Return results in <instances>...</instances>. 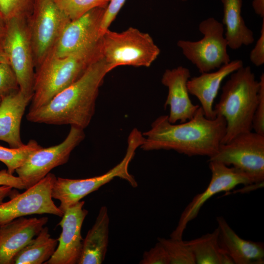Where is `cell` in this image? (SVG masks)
I'll return each mask as SVG.
<instances>
[{
  "label": "cell",
  "instance_id": "cell-19",
  "mask_svg": "<svg viewBox=\"0 0 264 264\" xmlns=\"http://www.w3.org/2000/svg\"><path fill=\"white\" fill-rule=\"evenodd\" d=\"M219 242L235 264H263L264 244L241 238L222 216L216 218Z\"/></svg>",
  "mask_w": 264,
  "mask_h": 264
},
{
  "label": "cell",
  "instance_id": "cell-18",
  "mask_svg": "<svg viewBox=\"0 0 264 264\" xmlns=\"http://www.w3.org/2000/svg\"><path fill=\"white\" fill-rule=\"evenodd\" d=\"M242 66V60H234L215 71L202 73L189 79L187 82L189 93L198 100L207 118L213 119L216 117L213 103L223 80Z\"/></svg>",
  "mask_w": 264,
  "mask_h": 264
},
{
  "label": "cell",
  "instance_id": "cell-21",
  "mask_svg": "<svg viewBox=\"0 0 264 264\" xmlns=\"http://www.w3.org/2000/svg\"><path fill=\"white\" fill-rule=\"evenodd\" d=\"M110 218L106 206H102L94 224L83 240L78 264H101L107 251Z\"/></svg>",
  "mask_w": 264,
  "mask_h": 264
},
{
  "label": "cell",
  "instance_id": "cell-7",
  "mask_svg": "<svg viewBox=\"0 0 264 264\" xmlns=\"http://www.w3.org/2000/svg\"><path fill=\"white\" fill-rule=\"evenodd\" d=\"M198 29L203 35L200 40H180L177 42L186 58L200 73L216 70L230 62L223 24L209 17L199 23Z\"/></svg>",
  "mask_w": 264,
  "mask_h": 264
},
{
  "label": "cell",
  "instance_id": "cell-36",
  "mask_svg": "<svg viewBox=\"0 0 264 264\" xmlns=\"http://www.w3.org/2000/svg\"><path fill=\"white\" fill-rule=\"evenodd\" d=\"M13 188L8 186H0V204L3 202L5 198L11 195Z\"/></svg>",
  "mask_w": 264,
  "mask_h": 264
},
{
  "label": "cell",
  "instance_id": "cell-1",
  "mask_svg": "<svg viewBox=\"0 0 264 264\" xmlns=\"http://www.w3.org/2000/svg\"><path fill=\"white\" fill-rule=\"evenodd\" d=\"M226 121L220 115L207 118L200 106L192 118L178 124L161 115L142 133L140 148L146 151L173 150L189 156L211 157L217 152L226 131Z\"/></svg>",
  "mask_w": 264,
  "mask_h": 264
},
{
  "label": "cell",
  "instance_id": "cell-16",
  "mask_svg": "<svg viewBox=\"0 0 264 264\" xmlns=\"http://www.w3.org/2000/svg\"><path fill=\"white\" fill-rule=\"evenodd\" d=\"M191 77L189 69L182 66L166 69L161 83L168 89L164 108H170L169 121L184 122L192 118L200 106L193 104L189 97L187 82Z\"/></svg>",
  "mask_w": 264,
  "mask_h": 264
},
{
  "label": "cell",
  "instance_id": "cell-3",
  "mask_svg": "<svg viewBox=\"0 0 264 264\" xmlns=\"http://www.w3.org/2000/svg\"><path fill=\"white\" fill-rule=\"evenodd\" d=\"M259 89V81L249 66H242L230 75L214 108L216 116H222L226 123L221 144L228 142L240 133L252 131Z\"/></svg>",
  "mask_w": 264,
  "mask_h": 264
},
{
  "label": "cell",
  "instance_id": "cell-14",
  "mask_svg": "<svg viewBox=\"0 0 264 264\" xmlns=\"http://www.w3.org/2000/svg\"><path fill=\"white\" fill-rule=\"evenodd\" d=\"M107 6L94 8L70 21L48 56L64 57L97 43L102 35L101 24Z\"/></svg>",
  "mask_w": 264,
  "mask_h": 264
},
{
  "label": "cell",
  "instance_id": "cell-30",
  "mask_svg": "<svg viewBox=\"0 0 264 264\" xmlns=\"http://www.w3.org/2000/svg\"><path fill=\"white\" fill-rule=\"evenodd\" d=\"M258 102L252 121V130L254 132L264 135V74L260 76Z\"/></svg>",
  "mask_w": 264,
  "mask_h": 264
},
{
  "label": "cell",
  "instance_id": "cell-38",
  "mask_svg": "<svg viewBox=\"0 0 264 264\" xmlns=\"http://www.w3.org/2000/svg\"><path fill=\"white\" fill-rule=\"evenodd\" d=\"M8 62L7 57L4 52L2 46H0V63Z\"/></svg>",
  "mask_w": 264,
  "mask_h": 264
},
{
  "label": "cell",
  "instance_id": "cell-17",
  "mask_svg": "<svg viewBox=\"0 0 264 264\" xmlns=\"http://www.w3.org/2000/svg\"><path fill=\"white\" fill-rule=\"evenodd\" d=\"M48 218L16 219L0 225V264H12L16 254L47 222Z\"/></svg>",
  "mask_w": 264,
  "mask_h": 264
},
{
  "label": "cell",
  "instance_id": "cell-40",
  "mask_svg": "<svg viewBox=\"0 0 264 264\" xmlns=\"http://www.w3.org/2000/svg\"><path fill=\"white\" fill-rule=\"evenodd\" d=\"M182 0V1H186V0Z\"/></svg>",
  "mask_w": 264,
  "mask_h": 264
},
{
  "label": "cell",
  "instance_id": "cell-8",
  "mask_svg": "<svg viewBox=\"0 0 264 264\" xmlns=\"http://www.w3.org/2000/svg\"><path fill=\"white\" fill-rule=\"evenodd\" d=\"M209 161H215L239 170L256 185L264 181V135L249 132L240 133L220 144Z\"/></svg>",
  "mask_w": 264,
  "mask_h": 264
},
{
  "label": "cell",
  "instance_id": "cell-33",
  "mask_svg": "<svg viewBox=\"0 0 264 264\" xmlns=\"http://www.w3.org/2000/svg\"><path fill=\"white\" fill-rule=\"evenodd\" d=\"M260 33V37L249 55L251 62L256 66H261L264 64V18L263 19Z\"/></svg>",
  "mask_w": 264,
  "mask_h": 264
},
{
  "label": "cell",
  "instance_id": "cell-15",
  "mask_svg": "<svg viewBox=\"0 0 264 264\" xmlns=\"http://www.w3.org/2000/svg\"><path fill=\"white\" fill-rule=\"evenodd\" d=\"M84 204L85 201L81 200L64 212L59 223L62 230L57 248L44 264H78L84 240L81 229L88 214V211L83 208Z\"/></svg>",
  "mask_w": 264,
  "mask_h": 264
},
{
  "label": "cell",
  "instance_id": "cell-34",
  "mask_svg": "<svg viewBox=\"0 0 264 264\" xmlns=\"http://www.w3.org/2000/svg\"><path fill=\"white\" fill-rule=\"evenodd\" d=\"M8 186L20 190L26 189L22 180L8 173L7 170L0 171V186Z\"/></svg>",
  "mask_w": 264,
  "mask_h": 264
},
{
  "label": "cell",
  "instance_id": "cell-11",
  "mask_svg": "<svg viewBox=\"0 0 264 264\" xmlns=\"http://www.w3.org/2000/svg\"><path fill=\"white\" fill-rule=\"evenodd\" d=\"M84 129L71 126L66 139L54 146L41 148L31 154L15 172L27 189L44 177L54 168L66 164L72 151L85 138Z\"/></svg>",
  "mask_w": 264,
  "mask_h": 264
},
{
  "label": "cell",
  "instance_id": "cell-20",
  "mask_svg": "<svg viewBox=\"0 0 264 264\" xmlns=\"http://www.w3.org/2000/svg\"><path fill=\"white\" fill-rule=\"evenodd\" d=\"M32 98L20 90L1 99L0 104V140L7 143L10 148L24 145L20 135L22 119Z\"/></svg>",
  "mask_w": 264,
  "mask_h": 264
},
{
  "label": "cell",
  "instance_id": "cell-5",
  "mask_svg": "<svg viewBox=\"0 0 264 264\" xmlns=\"http://www.w3.org/2000/svg\"><path fill=\"white\" fill-rule=\"evenodd\" d=\"M144 141L142 133L134 128L128 138V146L125 156L116 166L106 173L85 179L56 178L52 189V197L60 201L59 209L64 213L67 208L81 201L88 194L116 177L127 181L132 186L136 187L137 183L129 172L130 162L135 151Z\"/></svg>",
  "mask_w": 264,
  "mask_h": 264
},
{
  "label": "cell",
  "instance_id": "cell-31",
  "mask_svg": "<svg viewBox=\"0 0 264 264\" xmlns=\"http://www.w3.org/2000/svg\"><path fill=\"white\" fill-rule=\"evenodd\" d=\"M139 264H169V262L164 248L158 241L153 247L143 253Z\"/></svg>",
  "mask_w": 264,
  "mask_h": 264
},
{
  "label": "cell",
  "instance_id": "cell-29",
  "mask_svg": "<svg viewBox=\"0 0 264 264\" xmlns=\"http://www.w3.org/2000/svg\"><path fill=\"white\" fill-rule=\"evenodd\" d=\"M15 72L8 62L0 63V99L20 90Z\"/></svg>",
  "mask_w": 264,
  "mask_h": 264
},
{
  "label": "cell",
  "instance_id": "cell-22",
  "mask_svg": "<svg viewBox=\"0 0 264 264\" xmlns=\"http://www.w3.org/2000/svg\"><path fill=\"white\" fill-rule=\"evenodd\" d=\"M223 5L222 23L228 47L233 50L249 45L254 41L253 31L246 25L242 16V0H221Z\"/></svg>",
  "mask_w": 264,
  "mask_h": 264
},
{
  "label": "cell",
  "instance_id": "cell-37",
  "mask_svg": "<svg viewBox=\"0 0 264 264\" xmlns=\"http://www.w3.org/2000/svg\"><path fill=\"white\" fill-rule=\"evenodd\" d=\"M6 31V22L0 18V46L2 45Z\"/></svg>",
  "mask_w": 264,
  "mask_h": 264
},
{
  "label": "cell",
  "instance_id": "cell-26",
  "mask_svg": "<svg viewBox=\"0 0 264 264\" xmlns=\"http://www.w3.org/2000/svg\"><path fill=\"white\" fill-rule=\"evenodd\" d=\"M164 248L169 264H196L194 254L186 241L174 238H158Z\"/></svg>",
  "mask_w": 264,
  "mask_h": 264
},
{
  "label": "cell",
  "instance_id": "cell-28",
  "mask_svg": "<svg viewBox=\"0 0 264 264\" xmlns=\"http://www.w3.org/2000/svg\"><path fill=\"white\" fill-rule=\"evenodd\" d=\"M36 0H0V18L4 22L14 18L28 19Z\"/></svg>",
  "mask_w": 264,
  "mask_h": 264
},
{
  "label": "cell",
  "instance_id": "cell-9",
  "mask_svg": "<svg viewBox=\"0 0 264 264\" xmlns=\"http://www.w3.org/2000/svg\"><path fill=\"white\" fill-rule=\"evenodd\" d=\"M70 21L54 0H35L27 20L35 69L50 53Z\"/></svg>",
  "mask_w": 264,
  "mask_h": 264
},
{
  "label": "cell",
  "instance_id": "cell-35",
  "mask_svg": "<svg viewBox=\"0 0 264 264\" xmlns=\"http://www.w3.org/2000/svg\"><path fill=\"white\" fill-rule=\"evenodd\" d=\"M252 6L255 13L262 19L264 18V0H253Z\"/></svg>",
  "mask_w": 264,
  "mask_h": 264
},
{
  "label": "cell",
  "instance_id": "cell-4",
  "mask_svg": "<svg viewBox=\"0 0 264 264\" xmlns=\"http://www.w3.org/2000/svg\"><path fill=\"white\" fill-rule=\"evenodd\" d=\"M101 57V39L96 44L67 56H48L35 69L29 110L46 105L78 80L90 65Z\"/></svg>",
  "mask_w": 264,
  "mask_h": 264
},
{
  "label": "cell",
  "instance_id": "cell-2",
  "mask_svg": "<svg viewBox=\"0 0 264 264\" xmlns=\"http://www.w3.org/2000/svg\"><path fill=\"white\" fill-rule=\"evenodd\" d=\"M108 72L101 57L90 65L78 80L46 105L29 110L27 120L50 125H70L84 130L94 114L99 88Z\"/></svg>",
  "mask_w": 264,
  "mask_h": 264
},
{
  "label": "cell",
  "instance_id": "cell-39",
  "mask_svg": "<svg viewBox=\"0 0 264 264\" xmlns=\"http://www.w3.org/2000/svg\"><path fill=\"white\" fill-rule=\"evenodd\" d=\"M1 99H0V104L1 103Z\"/></svg>",
  "mask_w": 264,
  "mask_h": 264
},
{
  "label": "cell",
  "instance_id": "cell-13",
  "mask_svg": "<svg viewBox=\"0 0 264 264\" xmlns=\"http://www.w3.org/2000/svg\"><path fill=\"white\" fill-rule=\"evenodd\" d=\"M209 167L211 178L208 186L203 192L196 195L184 209L176 227L170 235L171 238L182 239L188 223L197 217L203 204L213 196L228 192L239 185L250 186L254 184L246 174L234 167L209 161Z\"/></svg>",
  "mask_w": 264,
  "mask_h": 264
},
{
  "label": "cell",
  "instance_id": "cell-23",
  "mask_svg": "<svg viewBox=\"0 0 264 264\" xmlns=\"http://www.w3.org/2000/svg\"><path fill=\"white\" fill-rule=\"evenodd\" d=\"M58 239L52 238L47 227H44L15 256L12 264H42L54 253Z\"/></svg>",
  "mask_w": 264,
  "mask_h": 264
},
{
  "label": "cell",
  "instance_id": "cell-6",
  "mask_svg": "<svg viewBox=\"0 0 264 264\" xmlns=\"http://www.w3.org/2000/svg\"><path fill=\"white\" fill-rule=\"evenodd\" d=\"M160 50L152 37L132 27L121 32L108 29L101 38V54L109 72L120 66L149 67Z\"/></svg>",
  "mask_w": 264,
  "mask_h": 264
},
{
  "label": "cell",
  "instance_id": "cell-12",
  "mask_svg": "<svg viewBox=\"0 0 264 264\" xmlns=\"http://www.w3.org/2000/svg\"><path fill=\"white\" fill-rule=\"evenodd\" d=\"M56 178L49 173L24 192L0 204V225L33 214H47L62 217L64 213L55 204L51 194Z\"/></svg>",
  "mask_w": 264,
  "mask_h": 264
},
{
  "label": "cell",
  "instance_id": "cell-27",
  "mask_svg": "<svg viewBox=\"0 0 264 264\" xmlns=\"http://www.w3.org/2000/svg\"><path fill=\"white\" fill-rule=\"evenodd\" d=\"M58 7L72 21L89 10L108 5L110 0H54Z\"/></svg>",
  "mask_w": 264,
  "mask_h": 264
},
{
  "label": "cell",
  "instance_id": "cell-32",
  "mask_svg": "<svg viewBox=\"0 0 264 264\" xmlns=\"http://www.w3.org/2000/svg\"><path fill=\"white\" fill-rule=\"evenodd\" d=\"M125 1L126 0H110L101 22V32L102 35L105 31L109 29Z\"/></svg>",
  "mask_w": 264,
  "mask_h": 264
},
{
  "label": "cell",
  "instance_id": "cell-10",
  "mask_svg": "<svg viewBox=\"0 0 264 264\" xmlns=\"http://www.w3.org/2000/svg\"><path fill=\"white\" fill-rule=\"evenodd\" d=\"M2 46L16 74L20 90L32 98L35 68L27 19L14 18L6 22Z\"/></svg>",
  "mask_w": 264,
  "mask_h": 264
},
{
  "label": "cell",
  "instance_id": "cell-24",
  "mask_svg": "<svg viewBox=\"0 0 264 264\" xmlns=\"http://www.w3.org/2000/svg\"><path fill=\"white\" fill-rule=\"evenodd\" d=\"M186 242L194 254L196 264H234L220 246L218 228L212 233Z\"/></svg>",
  "mask_w": 264,
  "mask_h": 264
},
{
  "label": "cell",
  "instance_id": "cell-25",
  "mask_svg": "<svg viewBox=\"0 0 264 264\" xmlns=\"http://www.w3.org/2000/svg\"><path fill=\"white\" fill-rule=\"evenodd\" d=\"M42 147L34 140L18 148L0 146V161L6 166L8 173L13 175L31 154Z\"/></svg>",
  "mask_w": 264,
  "mask_h": 264
}]
</instances>
